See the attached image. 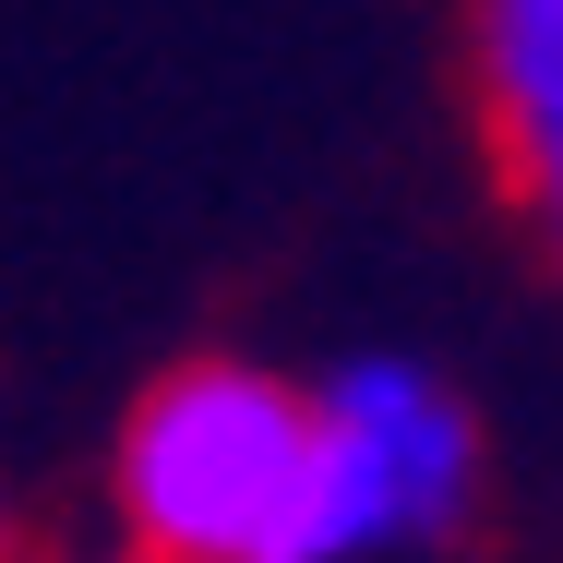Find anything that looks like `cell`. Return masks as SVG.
Instances as JSON below:
<instances>
[{
    "label": "cell",
    "mask_w": 563,
    "mask_h": 563,
    "mask_svg": "<svg viewBox=\"0 0 563 563\" xmlns=\"http://www.w3.org/2000/svg\"><path fill=\"white\" fill-rule=\"evenodd\" d=\"M0 563H24V504H12V479H0Z\"/></svg>",
    "instance_id": "277c9868"
},
{
    "label": "cell",
    "mask_w": 563,
    "mask_h": 563,
    "mask_svg": "<svg viewBox=\"0 0 563 563\" xmlns=\"http://www.w3.org/2000/svg\"><path fill=\"white\" fill-rule=\"evenodd\" d=\"M120 563H312V360L192 347L109 432Z\"/></svg>",
    "instance_id": "6da1fadb"
},
{
    "label": "cell",
    "mask_w": 563,
    "mask_h": 563,
    "mask_svg": "<svg viewBox=\"0 0 563 563\" xmlns=\"http://www.w3.org/2000/svg\"><path fill=\"white\" fill-rule=\"evenodd\" d=\"M455 60H467L479 156L563 288V0H455Z\"/></svg>",
    "instance_id": "3957f363"
},
{
    "label": "cell",
    "mask_w": 563,
    "mask_h": 563,
    "mask_svg": "<svg viewBox=\"0 0 563 563\" xmlns=\"http://www.w3.org/2000/svg\"><path fill=\"white\" fill-rule=\"evenodd\" d=\"M60 563H120V552H60Z\"/></svg>",
    "instance_id": "5b68a950"
},
{
    "label": "cell",
    "mask_w": 563,
    "mask_h": 563,
    "mask_svg": "<svg viewBox=\"0 0 563 563\" xmlns=\"http://www.w3.org/2000/svg\"><path fill=\"white\" fill-rule=\"evenodd\" d=\"M492 504V420L420 347L312 360V563H444Z\"/></svg>",
    "instance_id": "7a4b0ae2"
}]
</instances>
